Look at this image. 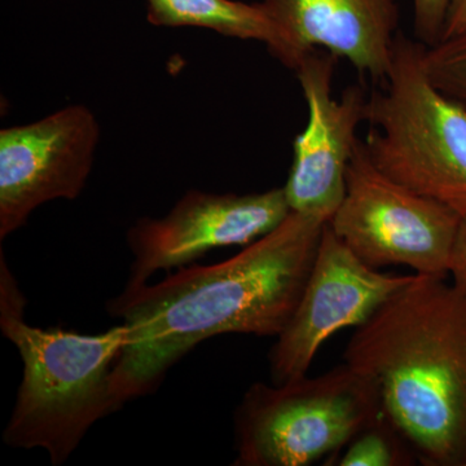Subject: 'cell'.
Segmentation results:
<instances>
[{"label": "cell", "instance_id": "7", "mask_svg": "<svg viewBox=\"0 0 466 466\" xmlns=\"http://www.w3.org/2000/svg\"><path fill=\"white\" fill-rule=\"evenodd\" d=\"M413 275L382 274L343 244L328 222L296 311L268 354L272 383L308 376L319 350L334 333L360 327Z\"/></svg>", "mask_w": 466, "mask_h": 466}, {"label": "cell", "instance_id": "6", "mask_svg": "<svg viewBox=\"0 0 466 466\" xmlns=\"http://www.w3.org/2000/svg\"><path fill=\"white\" fill-rule=\"evenodd\" d=\"M461 219L453 208L382 174L359 139L345 196L328 225L372 268L406 266L417 275L446 278Z\"/></svg>", "mask_w": 466, "mask_h": 466}, {"label": "cell", "instance_id": "12", "mask_svg": "<svg viewBox=\"0 0 466 466\" xmlns=\"http://www.w3.org/2000/svg\"><path fill=\"white\" fill-rule=\"evenodd\" d=\"M147 17L152 25L202 27L241 41L263 43L281 64L299 66L283 33L262 3L240 0H147Z\"/></svg>", "mask_w": 466, "mask_h": 466}, {"label": "cell", "instance_id": "8", "mask_svg": "<svg viewBox=\"0 0 466 466\" xmlns=\"http://www.w3.org/2000/svg\"><path fill=\"white\" fill-rule=\"evenodd\" d=\"M99 142V122L85 106L3 128L0 238L20 229L43 204L76 200L90 177Z\"/></svg>", "mask_w": 466, "mask_h": 466}, {"label": "cell", "instance_id": "16", "mask_svg": "<svg viewBox=\"0 0 466 466\" xmlns=\"http://www.w3.org/2000/svg\"><path fill=\"white\" fill-rule=\"evenodd\" d=\"M449 274L452 276V284L466 294V216L462 217L453 244Z\"/></svg>", "mask_w": 466, "mask_h": 466}, {"label": "cell", "instance_id": "11", "mask_svg": "<svg viewBox=\"0 0 466 466\" xmlns=\"http://www.w3.org/2000/svg\"><path fill=\"white\" fill-rule=\"evenodd\" d=\"M299 64L323 48L348 60L361 78L383 84L400 33L397 0H260Z\"/></svg>", "mask_w": 466, "mask_h": 466}, {"label": "cell", "instance_id": "14", "mask_svg": "<svg viewBox=\"0 0 466 466\" xmlns=\"http://www.w3.org/2000/svg\"><path fill=\"white\" fill-rule=\"evenodd\" d=\"M424 67L431 84L466 110V32L426 47Z\"/></svg>", "mask_w": 466, "mask_h": 466}, {"label": "cell", "instance_id": "1", "mask_svg": "<svg viewBox=\"0 0 466 466\" xmlns=\"http://www.w3.org/2000/svg\"><path fill=\"white\" fill-rule=\"evenodd\" d=\"M325 223L291 211L232 258L183 267L157 284L125 287L108 305L128 329L113 367L119 408L155 391L174 364L211 337L276 339L283 332L308 283Z\"/></svg>", "mask_w": 466, "mask_h": 466}, {"label": "cell", "instance_id": "5", "mask_svg": "<svg viewBox=\"0 0 466 466\" xmlns=\"http://www.w3.org/2000/svg\"><path fill=\"white\" fill-rule=\"evenodd\" d=\"M381 412L373 383L345 361L283 385L253 383L233 416V465H328Z\"/></svg>", "mask_w": 466, "mask_h": 466}, {"label": "cell", "instance_id": "4", "mask_svg": "<svg viewBox=\"0 0 466 466\" xmlns=\"http://www.w3.org/2000/svg\"><path fill=\"white\" fill-rule=\"evenodd\" d=\"M424 43L398 33L388 76L368 95L364 147L394 182L466 216V110L438 90Z\"/></svg>", "mask_w": 466, "mask_h": 466}, {"label": "cell", "instance_id": "3", "mask_svg": "<svg viewBox=\"0 0 466 466\" xmlns=\"http://www.w3.org/2000/svg\"><path fill=\"white\" fill-rule=\"evenodd\" d=\"M0 329L23 361V380L3 441L12 449H41L63 465L88 431L121 410L113 391V367L128 339L125 324L100 334L27 324L26 300L0 265Z\"/></svg>", "mask_w": 466, "mask_h": 466}, {"label": "cell", "instance_id": "9", "mask_svg": "<svg viewBox=\"0 0 466 466\" xmlns=\"http://www.w3.org/2000/svg\"><path fill=\"white\" fill-rule=\"evenodd\" d=\"M290 213L284 188L249 195L187 192L167 216L143 218L128 229L134 259L126 287L147 284L156 272L189 265L218 248L248 247Z\"/></svg>", "mask_w": 466, "mask_h": 466}, {"label": "cell", "instance_id": "10", "mask_svg": "<svg viewBox=\"0 0 466 466\" xmlns=\"http://www.w3.org/2000/svg\"><path fill=\"white\" fill-rule=\"evenodd\" d=\"M337 57L312 50L300 60L297 73L308 104L305 130L293 144V164L283 187L291 211L329 222L343 200L346 173L366 122L368 94L360 85L332 94Z\"/></svg>", "mask_w": 466, "mask_h": 466}, {"label": "cell", "instance_id": "15", "mask_svg": "<svg viewBox=\"0 0 466 466\" xmlns=\"http://www.w3.org/2000/svg\"><path fill=\"white\" fill-rule=\"evenodd\" d=\"M451 2L452 0H413L415 35L426 47L441 41Z\"/></svg>", "mask_w": 466, "mask_h": 466}, {"label": "cell", "instance_id": "17", "mask_svg": "<svg viewBox=\"0 0 466 466\" xmlns=\"http://www.w3.org/2000/svg\"><path fill=\"white\" fill-rule=\"evenodd\" d=\"M464 32H466V0H452L441 41L452 38V36Z\"/></svg>", "mask_w": 466, "mask_h": 466}, {"label": "cell", "instance_id": "13", "mask_svg": "<svg viewBox=\"0 0 466 466\" xmlns=\"http://www.w3.org/2000/svg\"><path fill=\"white\" fill-rule=\"evenodd\" d=\"M415 452L381 412L329 462L339 466H410L417 464Z\"/></svg>", "mask_w": 466, "mask_h": 466}, {"label": "cell", "instance_id": "2", "mask_svg": "<svg viewBox=\"0 0 466 466\" xmlns=\"http://www.w3.org/2000/svg\"><path fill=\"white\" fill-rule=\"evenodd\" d=\"M343 361L425 466H466V294L417 275L352 334Z\"/></svg>", "mask_w": 466, "mask_h": 466}]
</instances>
